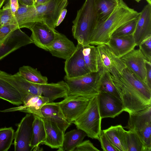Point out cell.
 I'll use <instances>...</instances> for the list:
<instances>
[{"label":"cell","instance_id":"6da1fadb","mask_svg":"<svg viewBox=\"0 0 151 151\" xmlns=\"http://www.w3.org/2000/svg\"><path fill=\"white\" fill-rule=\"evenodd\" d=\"M139 14L140 12L129 7L123 0H119L117 6L111 15L97 24L92 34L89 44L96 46L106 44L115 30Z\"/></svg>","mask_w":151,"mask_h":151},{"label":"cell","instance_id":"7a4b0ae2","mask_svg":"<svg viewBox=\"0 0 151 151\" xmlns=\"http://www.w3.org/2000/svg\"><path fill=\"white\" fill-rule=\"evenodd\" d=\"M112 80L117 89L122 102L124 111L129 114L151 106V91L138 88L129 82L122 74Z\"/></svg>","mask_w":151,"mask_h":151},{"label":"cell","instance_id":"3957f363","mask_svg":"<svg viewBox=\"0 0 151 151\" xmlns=\"http://www.w3.org/2000/svg\"><path fill=\"white\" fill-rule=\"evenodd\" d=\"M98 21L96 0H86L73 21L72 34L78 43L82 45L89 44Z\"/></svg>","mask_w":151,"mask_h":151},{"label":"cell","instance_id":"277c9868","mask_svg":"<svg viewBox=\"0 0 151 151\" xmlns=\"http://www.w3.org/2000/svg\"><path fill=\"white\" fill-rule=\"evenodd\" d=\"M68 0H50L46 3L34 6L23 22L25 28L30 29L36 22H43L55 29L62 10L66 8Z\"/></svg>","mask_w":151,"mask_h":151},{"label":"cell","instance_id":"5b68a950","mask_svg":"<svg viewBox=\"0 0 151 151\" xmlns=\"http://www.w3.org/2000/svg\"><path fill=\"white\" fill-rule=\"evenodd\" d=\"M101 75L90 72L77 77L69 78L65 76L64 81L68 88V96L76 95L90 98L99 94L98 88Z\"/></svg>","mask_w":151,"mask_h":151},{"label":"cell","instance_id":"8992f818","mask_svg":"<svg viewBox=\"0 0 151 151\" xmlns=\"http://www.w3.org/2000/svg\"><path fill=\"white\" fill-rule=\"evenodd\" d=\"M101 119L96 96L90 98L88 104L84 112L73 123L77 128L84 131L88 137L99 141L101 130Z\"/></svg>","mask_w":151,"mask_h":151},{"label":"cell","instance_id":"52a82bcc","mask_svg":"<svg viewBox=\"0 0 151 151\" xmlns=\"http://www.w3.org/2000/svg\"><path fill=\"white\" fill-rule=\"evenodd\" d=\"M124 128L134 132L142 142L145 151H151V106L129 114Z\"/></svg>","mask_w":151,"mask_h":151},{"label":"cell","instance_id":"ba28073f","mask_svg":"<svg viewBox=\"0 0 151 151\" xmlns=\"http://www.w3.org/2000/svg\"><path fill=\"white\" fill-rule=\"evenodd\" d=\"M96 49L98 72L101 75L106 71L114 76L122 74L127 67L123 60L116 55L106 44L97 46Z\"/></svg>","mask_w":151,"mask_h":151},{"label":"cell","instance_id":"9c48e42d","mask_svg":"<svg viewBox=\"0 0 151 151\" xmlns=\"http://www.w3.org/2000/svg\"><path fill=\"white\" fill-rule=\"evenodd\" d=\"M91 98L76 95L68 96L58 102L67 121L70 124L84 112Z\"/></svg>","mask_w":151,"mask_h":151},{"label":"cell","instance_id":"30bf717a","mask_svg":"<svg viewBox=\"0 0 151 151\" xmlns=\"http://www.w3.org/2000/svg\"><path fill=\"white\" fill-rule=\"evenodd\" d=\"M35 117L32 114L27 113L17 124L14 138L15 151H30L29 144Z\"/></svg>","mask_w":151,"mask_h":151},{"label":"cell","instance_id":"8fae6325","mask_svg":"<svg viewBox=\"0 0 151 151\" xmlns=\"http://www.w3.org/2000/svg\"><path fill=\"white\" fill-rule=\"evenodd\" d=\"M98 105L101 119L114 118L124 111L120 99L113 95L106 93H100L97 96Z\"/></svg>","mask_w":151,"mask_h":151},{"label":"cell","instance_id":"7c38bea8","mask_svg":"<svg viewBox=\"0 0 151 151\" xmlns=\"http://www.w3.org/2000/svg\"><path fill=\"white\" fill-rule=\"evenodd\" d=\"M33 43L30 37L17 29L0 42V60L20 47Z\"/></svg>","mask_w":151,"mask_h":151},{"label":"cell","instance_id":"4fadbf2b","mask_svg":"<svg viewBox=\"0 0 151 151\" xmlns=\"http://www.w3.org/2000/svg\"><path fill=\"white\" fill-rule=\"evenodd\" d=\"M83 45L78 43L73 53L65 63L64 70L68 78H71L86 74L90 71L87 67L82 53Z\"/></svg>","mask_w":151,"mask_h":151},{"label":"cell","instance_id":"5bb4252c","mask_svg":"<svg viewBox=\"0 0 151 151\" xmlns=\"http://www.w3.org/2000/svg\"><path fill=\"white\" fill-rule=\"evenodd\" d=\"M23 105L0 110L2 112L19 111L43 118L41 109L42 106L49 102V99L42 96L28 94L22 100Z\"/></svg>","mask_w":151,"mask_h":151},{"label":"cell","instance_id":"9a60e30c","mask_svg":"<svg viewBox=\"0 0 151 151\" xmlns=\"http://www.w3.org/2000/svg\"><path fill=\"white\" fill-rule=\"evenodd\" d=\"M30 29L33 43L37 47L48 51V47L55 39V29L40 22H35Z\"/></svg>","mask_w":151,"mask_h":151},{"label":"cell","instance_id":"2e32d148","mask_svg":"<svg viewBox=\"0 0 151 151\" xmlns=\"http://www.w3.org/2000/svg\"><path fill=\"white\" fill-rule=\"evenodd\" d=\"M55 34L54 40L47 47L48 51L53 56L66 60L73 53L76 46L64 35L56 30Z\"/></svg>","mask_w":151,"mask_h":151},{"label":"cell","instance_id":"e0dca14e","mask_svg":"<svg viewBox=\"0 0 151 151\" xmlns=\"http://www.w3.org/2000/svg\"><path fill=\"white\" fill-rule=\"evenodd\" d=\"M121 58L127 67L146 84L145 63L147 60L139 49H133Z\"/></svg>","mask_w":151,"mask_h":151},{"label":"cell","instance_id":"ac0fdd59","mask_svg":"<svg viewBox=\"0 0 151 151\" xmlns=\"http://www.w3.org/2000/svg\"><path fill=\"white\" fill-rule=\"evenodd\" d=\"M133 35L137 46L151 35V5L148 4L140 12Z\"/></svg>","mask_w":151,"mask_h":151},{"label":"cell","instance_id":"d6986e66","mask_svg":"<svg viewBox=\"0 0 151 151\" xmlns=\"http://www.w3.org/2000/svg\"><path fill=\"white\" fill-rule=\"evenodd\" d=\"M42 119L45 129V138L42 144L52 148L62 147L65 132L55 123L44 118Z\"/></svg>","mask_w":151,"mask_h":151},{"label":"cell","instance_id":"ffe728a7","mask_svg":"<svg viewBox=\"0 0 151 151\" xmlns=\"http://www.w3.org/2000/svg\"><path fill=\"white\" fill-rule=\"evenodd\" d=\"M41 112L43 118L55 123L65 132L71 124L65 119L58 102L46 103L42 107Z\"/></svg>","mask_w":151,"mask_h":151},{"label":"cell","instance_id":"44dd1931","mask_svg":"<svg viewBox=\"0 0 151 151\" xmlns=\"http://www.w3.org/2000/svg\"><path fill=\"white\" fill-rule=\"evenodd\" d=\"M106 44L120 58L134 49L137 46L133 35L111 37Z\"/></svg>","mask_w":151,"mask_h":151},{"label":"cell","instance_id":"7402d4cb","mask_svg":"<svg viewBox=\"0 0 151 151\" xmlns=\"http://www.w3.org/2000/svg\"><path fill=\"white\" fill-rule=\"evenodd\" d=\"M0 99L17 106L23 104L19 91L9 83L0 78Z\"/></svg>","mask_w":151,"mask_h":151},{"label":"cell","instance_id":"603a6c76","mask_svg":"<svg viewBox=\"0 0 151 151\" xmlns=\"http://www.w3.org/2000/svg\"><path fill=\"white\" fill-rule=\"evenodd\" d=\"M45 138V132L42 118L35 116L33 125L32 133L29 142L30 151H33L42 144Z\"/></svg>","mask_w":151,"mask_h":151},{"label":"cell","instance_id":"cb8c5ba5","mask_svg":"<svg viewBox=\"0 0 151 151\" xmlns=\"http://www.w3.org/2000/svg\"><path fill=\"white\" fill-rule=\"evenodd\" d=\"M86 136L84 131L77 128L65 133L63 145L64 151H74Z\"/></svg>","mask_w":151,"mask_h":151},{"label":"cell","instance_id":"d4e9b609","mask_svg":"<svg viewBox=\"0 0 151 151\" xmlns=\"http://www.w3.org/2000/svg\"><path fill=\"white\" fill-rule=\"evenodd\" d=\"M124 129L120 124L103 130L118 151H127L123 134Z\"/></svg>","mask_w":151,"mask_h":151},{"label":"cell","instance_id":"484cf974","mask_svg":"<svg viewBox=\"0 0 151 151\" xmlns=\"http://www.w3.org/2000/svg\"><path fill=\"white\" fill-rule=\"evenodd\" d=\"M18 72L22 78L30 82L39 84L48 83L46 77L43 76L37 69L30 66L23 65L19 68Z\"/></svg>","mask_w":151,"mask_h":151},{"label":"cell","instance_id":"4316f807","mask_svg":"<svg viewBox=\"0 0 151 151\" xmlns=\"http://www.w3.org/2000/svg\"><path fill=\"white\" fill-rule=\"evenodd\" d=\"M96 0L98 17V24L105 21L111 15L118 3L113 0Z\"/></svg>","mask_w":151,"mask_h":151},{"label":"cell","instance_id":"83f0119b","mask_svg":"<svg viewBox=\"0 0 151 151\" xmlns=\"http://www.w3.org/2000/svg\"><path fill=\"white\" fill-rule=\"evenodd\" d=\"M123 134L127 151H145L142 142L134 132L124 129Z\"/></svg>","mask_w":151,"mask_h":151},{"label":"cell","instance_id":"f1b7e54d","mask_svg":"<svg viewBox=\"0 0 151 151\" xmlns=\"http://www.w3.org/2000/svg\"><path fill=\"white\" fill-rule=\"evenodd\" d=\"M82 53L86 66L90 72H98L96 46L89 44L83 45Z\"/></svg>","mask_w":151,"mask_h":151},{"label":"cell","instance_id":"f546056e","mask_svg":"<svg viewBox=\"0 0 151 151\" xmlns=\"http://www.w3.org/2000/svg\"><path fill=\"white\" fill-rule=\"evenodd\" d=\"M98 91L99 93L111 94L121 100L118 92L112 80L111 73L108 72H105L101 75Z\"/></svg>","mask_w":151,"mask_h":151},{"label":"cell","instance_id":"4dcf8cb0","mask_svg":"<svg viewBox=\"0 0 151 151\" xmlns=\"http://www.w3.org/2000/svg\"><path fill=\"white\" fill-rule=\"evenodd\" d=\"M12 127L0 129V151H7L10 148L14 138Z\"/></svg>","mask_w":151,"mask_h":151},{"label":"cell","instance_id":"1f68e13d","mask_svg":"<svg viewBox=\"0 0 151 151\" xmlns=\"http://www.w3.org/2000/svg\"><path fill=\"white\" fill-rule=\"evenodd\" d=\"M139 16L121 25L114 32L111 37H119L133 35Z\"/></svg>","mask_w":151,"mask_h":151},{"label":"cell","instance_id":"d6a6232c","mask_svg":"<svg viewBox=\"0 0 151 151\" xmlns=\"http://www.w3.org/2000/svg\"><path fill=\"white\" fill-rule=\"evenodd\" d=\"M19 7L15 14L14 18L16 24L20 29L23 21L29 12L33 9L34 6L25 5L19 3Z\"/></svg>","mask_w":151,"mask_h":151},{"label":"cell","instance_id":"836d02e7","mask_svg":"<svg viewBox=\"0 0 151 151\" xmlns=\"http://www.w3.org/2000/svg\"><path fill=\"white\" fill-rule=\"evenodd\" d=\"M8 24H16L15 18L10 9L3 7L0 9V27Z\"/></svg>","mask_w":151,"mask_h":151},{"label":"cell","instance_id":"e575fe53","mask_svg":"<svg viewBox=\"0 0 151 151\" xmlns=\"http://www.w3.org/2000/svg\"><path fill=\"white\" fill-rule=\"evenodd\" d=\"M139 46L146 60L151 62V35L145 38Z\"/></svg>","mask_w":151,"mask_h":151},{"label":"cell","instance_id":"d590c367","mask_svg":"<svg viewBox=\"0 0 151 151\" xmlns=\"http://www.w3.org/2000/svg\"><path fill=\"white\" fill-rule=\"evenodd\" d=\"M99 141L103 151H118L103 130L100 133Z\"/></svg>","mask_w":151,"mask_h":151},{"label":"cell","instance_id":"8d00e7d4","mask_svg":"<svg viewBox=\"0 0 151 151\" xmlns=\"http://www.w3.org/2000/svg\"><path fill=\"white\" fill-rule=\"evenodd\" d=\"M19 28L14 24H8L0 27V42L15 30Z\"/></svg>","mask_w":151,"mask_h":151},{"label":"cell","instance_id":"74e56055","mask_svg":"<svg viewBox=\"0 0 151 151\" xmlns=\"http://www.w3.org/2000/svg\"><path fill=\"white\" fill-rule=\"evenodd\" d=\"M99 150L89 140L83 141L74 150V151H98Z\"/></svg>","mask_w":151,"mask_h":151},{"label":"cell","instance_id":"f35d334b","mask_svg":"<svg viewBox=\"0 0 151 151\" xmlns=\"http://www.w3.org/2000/svg\"><path fill=\"white\" fill-rule=\"evenodd\" d=\"M6 3L3 7L10 9L14 17L15 14L19 7V4L18 0H6Z\"/></svg>","mask_w":151,"mask_h":151},{"label":"cell","instance_id":"ab89813d","mask_svg":"<svg viewBox=\"0 0 151 151\" xmlns=\"http://www.w3.org/2000/svg\"><path fill=\"white\" fill-rule=\"evenodd\" d=\"M145 66L146 83L148 87L151 89V62L146 60Z\"/></svg>","mask_w":151,"mask_h":151},{"label":"cell","instance_id":"60d3db41","mask_svg":"<svg viewBox=\"0 0 151 151\" xmlns=\"http://www.w3.org/2000/svg\"><path fill=\"white\" fill-rule=\"evenodd\" d=\"M67 13V10L65 8L63 9L59 17L56 24V27L58 26L64 20Z\"/></svg>","mask_w":151,"mask_h":151},{"label":"cell","instance_id":"b9f144b4","mask_svg":"<svg viewBox=\"0 0 151 151\" xmlns=\"http://www.w3.org/2000/svg\"><path fill=\"white\" fill-rule=\"evenodd\" d=\"M20 3L27 6H34L33 0H18Z\"/></svg>","mask_w":151,"mask_h":151},{"label":"cell","instance_id":"7bdbcfd3","mask_svg":"<svg viewBox=\"0 0 151 151\" xmlns=\"http://www.w3.org/2000/svg\"><path fill=\"white\" fill-rule=\"evenodd\" d=\"M50 0H37L35 3L34 6L43 4Z\"/></svg>","mask_w":151,"mask_h":151},{"label":"cell","instance_id":"ee69618b","mask_svg":"<svg viewBox=\"0 0 151 151\" xmlns=\"http://www.w3.org/2000/svg\"><path fill=\"white\" fill-rule=\"evenodd\" d=\"M6 0H0V9Z\"/></svg>","mask_w":151,"mask_h":151},{"label":"cell","instance_id":"f6af8a7d","mask_svg":"<svg viewBox=\"0 0 151 151\" xmlns=\"http://www.w3.org/2000/svg\"><path fill=\"white\" fill-rule=\"evenodd\" d=\"M148 2V4L151 5V0H146Z\"/></svg>","mask_w":151,"mask_h":151},{"label":"cell","instance_id":"bcb514c9","mask_svg":"<svg viewBox=\"0 0 151 151\" xmlns=\"http://www.w3.org/2000/svg\"><path fill=\"white\" fill-rule=\"evenodd\" d=\"M114 1H115L117 3H118L119 2V0H113Z\"/></svg>","mask_w":151,"mask_h":151},{"label":"cell","instance_id":"7dc6e473","mask_svg":"<svg viewBox=\"0 0 151 151\" xmlns=\"http://www.w3.org/2000/svg\"><path fill=\"white\" fill-rule=\"evenodd\" d=\"M134 0L135 1H136L137 2H139L141 0Z\"/></svg>","mask_w":151,"mask_h":151},{"label":"cell","instance_id":"c3c4849f","mask_svg":"<svg viewBox=\"0 0 151 151\" xmlns=\"http://www.w3.org/2000/svg\"><path fill=\"white\" fill-rule=\"evenodd\" d=\"M37 0H33V2H34V5L35 3L36 2Z\"/></svg>","mask_w":151,"mask_h":151}]
</instances>
